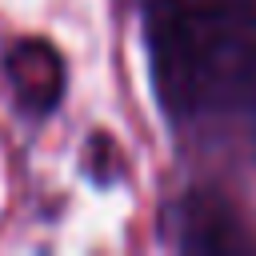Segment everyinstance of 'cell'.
<instances>
[{"mask_svg":"<svg viewBox=\"0 0 256 256\" xmlns=\"http://www.w3.org/2000/svg\"><path fill=\"white\" fill-rule=\"evenodd\" d=\"M4 72L16 100L36 116L52 112L64 96V60L48 40H16L4 56Z\"/></svg>","mask_w":256,"mask_h":256,"instance_id":"1","label":"cell"},{"mask_svg":"<svg viewBox=\"0 0 256 256\" xmlns=\"http://www.w3.org/2000/svg\"><path fill=\"white\" fill-rule=\"evenodd\" d=\"M184 248H192V252H232V248H248V236L240 232V224L228 212V204L188 200Z\"/></svg>","mask_w":256,"mask_h":256,"instance_id":"2","label":"cell"}]
</instances>
